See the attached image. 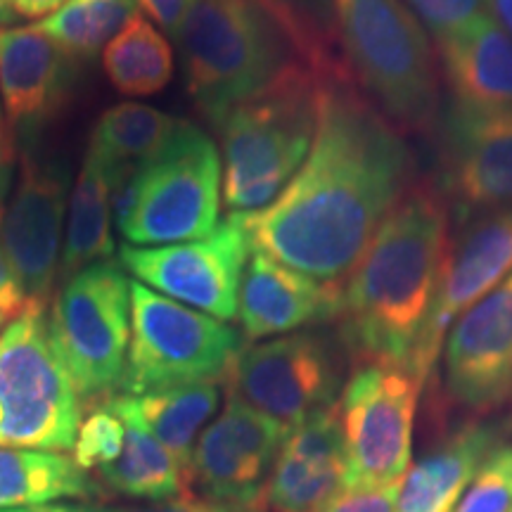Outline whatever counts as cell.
<instances>
[{
	"mask_svg": "<svg viewBox=\"0 0 512 512\" xmlns=\"http://www.w3.org/2000/svg\"><path fill=\"white\" fill-rule=\"evenodd\" d=\"M434 43L453 105L475 112H512V36L494 17L472 19Z\"/></svg>",
	"mask_w": 512,
	"mask_h": 512,
	"instance_id": "cell-21",
	"label": "cell"
},
{
	"mask_svg": "<svg viewBox=\"0 0 512 512\" xmlns=\"http://www.w3.org/2000/svg\"><path fill=\"white\" fill-rule=\"evenodd\" d=\"M228 512H268V510L266 508H233V505H230Z\"/></svg>",
	"mask_w": 512,
	"mask_h": 512,
	"instance_id": "cell-42",
	"label": "cell"
},
{
	"mask_svg": "<svg viewBox=\"0 0 512 512\" xmlns=\"http://www.w3.org/2000/svg\"><path fill=\"white\" fill-rule=\"evenodd\" d=\"M0 124H3V102H0Z\"/></svg>",
	"mask_w": 512,
	"mask_h": 512,
	"instance_id": "cell-44",
	"label": "cell"
},
{
	"mask_svg": "<svg viewBox=\"0 0 512 512\" xmlns=\"http://www.w3.org/2000/svg\"><path fill=\"white\" fill-rule=\"evenodd\" d=\"M27 302V294H24L15 271L5 259L3 247H0V316L12 318Z\"/></svg>",
	"mask_w": 512,
	"mask_h": 512,
	"instance_id": "cell-36",
	"label": "cell"
},
{
	"mask_svg": "<svg viewBox=\"0 0 512 512\" xmlns=\"http://www.w3.org/2000/svg\"><path fill=\"white\" fill-rule=\"evenodd\" d=\"M192 3L195 0H138V8H143L166 34L174 36L178 41Z\"/></svg>",
	"mask_w": 512,
	"mask_h": 512,
	"instance_id": "cell-34",
	"label": "cell"
},
{
	"mask_svg": "<svg viewBox=\"0 0 512 512\" xmlns=\"http://www.w3.org/2000/svg\"><path fill=\"white\" fill-rule=\"evenodd\" d=\"M342 339L318 330L290 332L242 349L226 377L228 394L287 430L335 406L344 389Z\"/></svg>",
	"mask_w": 512,
	"mask_h": 512,
	"instance_id": "cell-10",
	"label": "cell"
},
{
	"mask_svg": "<svg viewBox=\"0 0 512 512\" xmlns=\"http://www.w3.org/2000/svg\"><path fill=\"white\" fill-rule=\"evenodd\" d=\"M126 430L119 415H114L107 406L95 408L86 420H81L79 434L74 441V463L83 472L100 470V467L110 465L112 460L119 458L121 448H124Z\"/></svg>",
	"mask_w": 512,
	"mask_h": 512,
	"instance_id": "cell-31",
	"label": "cell"
},
{
	"mask_svg": "<svg viewBox=\"0 0 512 512\" xmlns=\"http://www.w3.org/2000/svg\"><path fill=\"white\" fill-rule=\"evenodd\" d=\"M48 330L83 406L112 399L131 344V280L124 268L100 261L64 280Z\"/></svg>",
	"mask_w": 512,
	"mask_h": 512,
	"instance_id": "cell-9",
	"label": "cell"
},
{
	"mask_svg": "<svg viewBox=\"0 0 512 512\" xmlns=\"http://www.w3.org/2000/svg\"><path fill=\"white\" fill-rule=\"evenodd\" d=\"M510 273L512 209L486 211L460 219L458 238L448 240L430 318L408 363L415 380L420 384L430 380L448 328Z\"/></svg>",
	"mask_w": 512,
	"mask_h": 512,
	"instance_id": "cell-13",
	"label": "cell"
},
{
	"mask_svg": "<svg viewBox=\"0 0 512 512\" xmlns=\"http://www.w3.org/2000/svg\"><path fill=\"white\" fill-rule=\"evenodd\" d=\"M318 91V74L297 60L216 126L223 147V202L230 214L268 207L302 169L316 136Z\"/></svg>",
	"mask_w": 512,
	"mask_h": 512,
	"instance_id": "cell-5",
	"label": "cell"
},
{
	"mask_svg": "<svg viewBox=\"0 0 512 512\" xmlns=\"http://www.w3.org/2000/svg\"><path fill=\"white\" fill-rule=\"evenodd\" d=\"M422 384L403 366L356 363L337 401L347 486H399L411 467Z\"/></svg>",
	"mask_w": 512,
	"mask_h": 512,
	"instance_id": "cell-11",
	"label": "cell"
},
{
	"mask_svg": "<svg viewBox=\"0 0 512 512\" xmlns=\"http://www.w3.org/2000/svg\"><path fill=\"white\" fill-rule=\"evenodd\" d=\"M17 12L12 10L10 0H0V29H10L17 22Z\"/></svg>",
	"mask_w": 512,
	"mask_h": 512,
	"instance_id": "cell-41",
	"label": "cell"
},
{
	"mask_svg": "<svg viewBox=\"0 0 512 512\" xmlns=\"http://www.w3.org/2000/svg\"><path fill=\"white\" fill-rule=\"evenodd\" d=\"M349 465L337 403L294 425L266 484V510L320 512L347 489Z\"/></svg>",
	"mask_w": 512,
	"mask_h": 512,
	"instance_id": "cell-18",
	"label": "cell"
},
{
	"mask_svg": "<svg viewBox=\"0 0 512 512\" xmlns=\"http://www.w3.org/2000/svg\"><path fill=\"white\" fill-rule=\"evenodd\" d=\"M10 166H12L10 143H8V138H5V133L0 131V200H3V192H5V188H8Z\"/></svg>",
	"mask_w": 512,
	"mask_h": 512,
	"instance_id": "cell-40",
	"label": "cell"
},
{
	"mask_svg": "<svg viewBox=\"0 0 512 512\" xmlns=\"http://www.w3.org/2000/svg\"><path fill=\"white\" fill-rule=\"evenodd\" d=\"M221 157L202 128L181 121L174 138L114 188V223L133 247L207 238L219 226Z\"/></svg>",
	"mask_w": 512,
	"mask_h": 512,
	"instance_id": "cell-6",
	"label": "cell"
},
{
	"mask_svg": "<svg viewBox=\"0 0 512 512\" xmlns=\"http://www.w3.org/2000/svg\"><path fill=\"white\" fill-rule=\"evenodd\" d=\"M448 200L430 181L401 195L344 287L342 342L356 363L408 368L448 249Z\"/></svg>",
	"mask_w": 512,
	"mask_h": 512,
	"instance_id": "cell-2",
	"label": "cell"
},
{
	"mask_svg": "<svg viewBox=\"0 0 512 512\" xmlns=\"http://www.w3.org/2000/svg\"><path fill=\"white\" fill-rule=\"evenodd\" d=\"M335 34L354 83L401 133L439 121L437 53L403 0H332Z\"/></svg>",
	"mask_w": 512,
	"mask_h": 512,
	"instance_id": "cell-3",
	"label": "cell"
},
{
	"mask_svg": "<svg viewBox=\"0 0 512 512\" xmlns=\"http://www.w3.org/2000/svg\"><path fill=\"white\" fill-rule=\"evenodd\" d=\"M138 15V0H67L36 29L74 57H93Z\"/></svg>",
	"mask_w": 512,
	"mask_h": 512,
	"instance_id": "cell-29",
	"label": "cell"
},
{
	"mask_svg": "<svg viewBox=\"0 0 512 512\" xmlns=\"http://www.w3.org/2000/svg\"><path fill=\"white\" fill-rule=\"evenodd\" d=\"M64 3H67V0H10L12 10L17 12V17L38 19V22L50 15H55Z\"/></svg>",
	"mask_w": 512,
	"mask_h": 512,
	"instance_id": "cell-37",
	"label": "cell"
},
{
	"mask_svg": "<svg viewBox=\"0 0 512 512\" xmlns=\"http://www.w3.org/2000/svg\"><path fill=\"white\" fill-rule=\"evenodd\" d=\"M81 415L50 339L46 302L29 299L0 330V448L69 453Z\"/></svg>",
	"mask_w": 512,
	"mask_h": 512,
	"instance_id": "cell-7",
	"label": "cell"
},
{
	"mask_svg": "<svg viewBox=\"0 0 512 512\" xmlns=\"http://www.w3.org/2000/svg\"><path fill=\"white\" fill-rule=\"evenodd\" d=\"M117 406L133 413L150 430L159 444H164L181 463L185 477L190 470V458L197 439L219 411L221 382L204 380L176 384V387L155 389L140 396H112Z\"/></svg>",
	"mask_w": 512,
	"mask_h": 512,
	"instance_id": "cell-24",
	"label": "cell"
},
{
	"mask_svg": "<svg viewBox=\"0 0 512 512\" xmlns=\"http://www.w3.org/2000/svg\"><path fill=\"white\" fill-rule=\"evenodd\" d=\"M114 415L124 422L126 439L119 458L110 465L100 467V479L114 494L131 498V501L162 503L185 494L188 477L183 467L164 444L152 437L150 430L136 415L114 401H105Z\"/></svg>",
	"mask_w": 512,
	"mask_h": 512,
	"instance_id": "cell-25",
	"label": "cell"
},
{
	"mask_svg": "<svg viewBox=\"0 0 512 512\" xmlns=\"http://www.w3.org/2000/svg\"><path fill=\"white\" fill-rule=\"evenodd\" d=\"M249 240L230 214L207 238L166 247H119V261L138 283L190 309L223 320L238 318Z\"/></svg>",
	"mask_w": 512,
	"mask_h": 512,
	"instance_id": "cell-12",
	"label": "cell"
},
{
	"mask_svg": "<svg viewBox=\"0 0 512 512\" xmlns=\"http://www.w3.org/2000/svg\"><path fill=\"white\" fill-rule=\"evenodd\" d=\"M501 444V427L494 422L467 420L458 425L408 467L396 491V512H451L484 460Z\"/></svg>",
	"mask_w": 512,
	"mask_h": 512,
	"instance_id": "cell-22",
	"label": "cell"
},
{
	"mask_svg": "<svg viewBox=\"0 0 512 512\" xmlns=\"http://www.w3.org/2000/svg\"><path fill=\"white\" fill-rule=\"evenodd\" d=\"M441 354L453 406L489 415L512 401V273L448 328Z\"/></svg>",
	"mask_w": 512,
	"mask_h": 512,
	"instance_id": "cell-15",
	"label": "cell"
},
{
	"mask_svg": "<svg viewBox=\"0 0 512 512\" xmlns=\"http://www.w3.org/2000/svg\"><path fill=\"white\" fill-rule=\"evenodd\" d=\"M415 176L403 133L349 76H325L302 169L268 207L235 214L252 252L342 283Z\"/></svg>",
	"mask_w": 512,
	"mask_h": 512,
	"instance_id": "cell-1",
	"label": "cell"
},
{
	"mask_svg": "<svg viewBox=\"0 0 512 512\" xmlns=\"http://www.w3.org/2000/svg\"><path fill=\"white\" fill-rule=\"evenodd\" d=\"M181 121L157 107L121 102L98 119L88 150L110 166L119 183L155 159L174 138Z\"/></svg>",
	"mask_w": 512,
	"mask_h": 512,
	"instance_id": "cell-26",
	"label": "cell"
},
{
	"mask_svg": "<svg viewBox=\"0 0 512 512\" xmlns=\"http://www.w3.org/2000/svg\"><path fill=\"white\" fill-rule=\"evenodd\" d=\"M0 512H102L91 505H79L74 501H53V503H34V505H17V508H5Z\"/></svg>",
	"mask_w": 512,
	"mask_h": 512,
	"instance_id": "cell-38",
	"label": "cell"
},
{
	"mask_svg": "<svg viewBox=\"0 0 512 512\" xmlns=\"http://www.w3.org/2000/svg\"><path fill=\"white\" fill-rule=\"evenodd\" d=\"M486 8L491 10L496 22L512 36V0H489Z\"/></svg>",
	"mask_w": 512,
	"mask_h": 512,
	"instance_id": "cell-39",
	"label": "cell"
},
{
	"mask_svg": "<svg viewBox=\"0 0 512 512\" xmlns=\"http://www.w3.org/2000/svg\"><path fill=\"white\" fill-rule=\"evenodd\" d=\"M8 320H10L8 316H0V330H3V325H5V323H8Z\"/></svg>",
	"mask_w": 512,
	"mask_h": 512,
	"instance_id": "cell-43",
	"label": "cell"
},
{
	"mask_svg": "<svg viewBox=\"0 0 512 512\" xmlns=\"http://www.w3.org/2000/svg\"><path fill=\"white\" fill-rule=\"evenodd\" d=\"M396 491L399 486H347L320 512H396Z\"/></svg>",
	"mask_w": 512,
	"mask_h": 512,
	"instance_id": "cell-33",
	"label": "cell"
},
{
	"mask_svg": "<svg viewBox=\"0 0 512 512\" xmlns=\"http://www.w3.org/2000/svg\"><path fill=\"white\" fill-rule=\"evenodd\" d=\"M107 79L121 95L162 93L174 76V50L150 19L136 15L102 50Z\"/></svg>",
	"mask_w": 512,
	"mask_h": 512,
	"instance_id": "cell-28",
	"label": "cell"
},
{
	"mask_svg": "<svg viewBox=\"0 0 512 512\" xmlns=\"http://www.w3.org/2000/svg\"><path fill=\"white\" fill-rule=\"evenodd\" d=\"M91 491V479L64 453L0 448V510L74 501Z\"/></svg>",
	"mask_w": 512,
	"mask_h": 512,
	"instance_id": "cell-27",
	"label": "cell"
},
{
	"mask_svg": "<svg viewBox=\"0 0 512 512\" xmlns=\"http://www.w3.org/2000/svg\"><path fill=\"white\" fill-rule=\"evenodd\" d=\"M114 188H117V176L93 150H88L69 197L60 256L62 280L72 278L91 264L112 261L117 249L112 238Z\"/></svg>",
	"mask_w": 512,
	"mask_h": 512,
	"instance_id": "cell-23",
	"label": "cell"
},
{
	"mask_svg": "<svg viewBox=\"0 0 512 512\" xmlns=\"http://www.w3.org/2000/svg\"><path fill=\"white\" fill-rule=\"evenodd\" d=\"M102 512H228L230 505L211 503L202 496L183 494L178 498H171V501L152 503V505H138V508H100Z\"/></svg>",
	"mask_w": 512,
	"mask_h": 512,
	"instance_id": "cell-35",
	"label": "cell"
},
{
	"mask_svg": "<svg viewBox=\"0 0 512 512\" xmlns=\"http://www.w3.org/2000/svg\"><path fill=\"white\" fill-rule=\"evenodd\" d=\"M69 171L24 155L17 190L0 219V247L27 299L46 302L60 275Z\"/></svg>",
	"mask_w": 512,
	"mask_h": 512,
	"instance_id": "cell-16",
	"label": "cell"
},
{
	"mask_svg": "<svg viewBox=\"0 0 512 512\" xmlns=\"http://www.w3.org/2000/svg\"><path fill=\"white\" fill-rule=\"evenodd\" d=\"M342 283H323L252 252L240 287L238 318L249 342L290 335L342 316Z\"/></svg>",
	"mask_w": 512,
	"mask_h": 512,
	"instance_id": "cell-19",
	"label": "cell"
},
{
	"mask_svg": "<svg viewBox=\"0 0 512 512\" xmlns=\"http://www.w3.org/2000/svg\"><path fill=\"white\" fill-rule=\"evenodd\" d=\"M434 41L456 34L472 19L482 17L489 0H403Z\"/></svg>",
	"mask_w": 512,
	"mask_h": 512,
	"instance_id": "cell-32",
	"label": "cell"
},
{
	"mask_svg": "<svg viewBox=\"0 0 512 512\" xmlns=\"http://www.w3.org/2000/svg\"><path fill=\"white\" fill-rule=\"evenodd\" d=\"M512 510V446L491 451L475 479L451 512H510Z\"/></svg>",
	"mask_w": 512,
	"mask_h": 512,
	"instance_id": "cell-30",
	"label": "cell"
},
{
	"mask_svg": "<svg viewBox=\"0 0 512 512\" xmlns=\"http://www.w3.org/2000/svg\"><path fill=\"white\" fill-rule=\"evenodd\" d=\"M178 43L190 98L214 128L302 60L266 0H195Z\"/></svg>",
	"mask_w": 512,
	"mask_h": 512,
	"instance_id": "cell-4",
	"label": "cell"
},
{
	"mask_svg": "<svg viewBox=\"0 0 512 512\" xmlns=\"http://www.w3.org/2000/svg\"><path fill=\"white\" fill-rule=\"evenodd\" d=\"M74 55L31 27L0 29V102L12 128L34 136L60 110L72 86Z\"/></svg>",
	"mask_w": 512,
	"mask_h": 512,
	"instance_id": "cell-20",
	"label": "cell"
},
{
	"mask_svg": "<svg viewBox=\"0 0 512 512\" xmlns=\"http://www.w3.org/2000/svg\"><path fill=\"white\" fill-rule=\"evenodd\" d=\"M441 192L458 216L512 209V112L448 107L439 126Z\"/></svg>",
	"mask_w": 512,
	"mask_h": 512,
	"instance_id": "cell-17",
	"label": "cell"
},
{
	"mask_svg": "<svg viewBox=\"0 0 512 512\" xmlns=\"http://www.w3.org/2000/svg\"><path fill=\"white\" fill-rule=\"evenodd\" d=\"M242 337L223 320L131 283V344L121 394L140 396L176 384L226 382Z\"/></svg>",
	"mask_w": 512,
	"mask_h": 512,
	"instance_id": "cell-8",
	"label": "cell"
},
{
	"mask_svg": "<svg viewBox=\"0 0 512 512\" xmlns=\"http://www.w3.org/2000/svg\"><path fill=\"white\" fill-rule=\"evenodd\" d=\"M287 427L228 394L223 413L197 439L188 482L202 498L233 508H266V484Z\"/></svg>",
	"mask_w": 512,
	"mask_h": 512,
	"instance_id": "cell-14",
	"label": "cell"
},
{
	"mask_svg": "<svg viewBox=\"0 0 512 512\" xmlns=\"http://www.w3.org/2000/svg\"><path fill=\"white\" fill-rule=\"evenodd\" d=\"M510 512H512V510H510Z\"/></svg>",
	"mask_w": 512,
	"mask_h": 512,
	"instance_id": "cell-45",
	"label": "cell"
}]
</instances>
